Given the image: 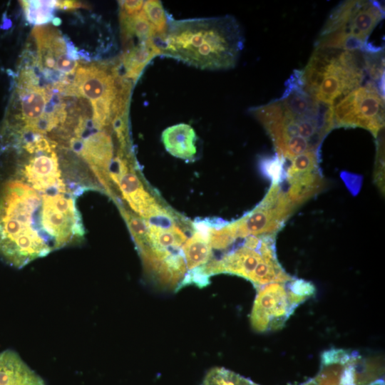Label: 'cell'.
<instances>
[{
    "instance_id": "1",
    "label": "cell",
    "mask_w": 385,
    "mask_h": 385,
    "mask_svg": "<svg viewBox=\"0 0 385 385\" xmlns=\"http://www.w3.org/2000/svg\"><path fill=\"white\" fill-rule=\"evenodd\" d=\"M71 187L39 189L0 172V257L21 268L76 240L83 229Z\"/></svg>"
},
{
    "instance_id": "16",
    "label": "cell",
    "mask_w": 385,
    "mask_h": 385,
    "mask_svg": "<svg viewBox=\"0 0 385 385\" xmlns=\"http://www.w3.org/2000/svg\"><path fill=\"white\" fill-rule=\"evenodd\" d=\"M314 48H329L344 51H358L364 53H374L384 49L368 41H364L343 29L336 30L330 34L319 36Z\"/></svg>"
},
{
    "instance_id": "11",
    "label": "cell",
    "mask_w": 385,
    "mask_h": 385,
    "mask_svg": "<svg viewBox=\"0 0 385 385\" xmlns=\"http://www.w3.org/2000/svg\"><path fill=\"white\" fill-rule=\"evenodd\" d=\"M21 119L25 125L21 133H34L42 118L50 98L48 93L38 84L19 85Z\"/></svg>"
},
{
    "instance_id": "8",
    "label": "cell",
    "mask_w": 385,
    "mask_h": 385,
    "mask_svg": "<svg viewBox=\"0 0 385 385\" xmlns=\"http://www.w3.org/2000/svg\"><path fill=\"white\" fill-rule=\"evenodd\" d=\"M294 209L279 185H272L258 206L230 226L236 239L274 235Z\"/></svg>"
},
{
    "instance_id": "10",
    "label": "cell",
    "mask_w": 385,
    "mask_h": 385,
    "mask_svg": "<svg viewBox=\"0 0 385 385\" xmlns=\"http://www.w3.org/2000/svg\"><path fill=\"white\" fill-rule=\"evenodd\" d=\"M117 186L130 208L143 219L149 221L172 219L168 211L145 190L133 168L120 176Z\"/></svg>"
},
{
    "instance_id": "23",
    "label": "cell",
    "mask_w": 385,
    "mask_h": 385,
    "mask_svg": "<svg viewBox=\"0 0 385 385\" xmlns=\"http://www.w3.org/2000/svg\"><path fill=\"white\" fill-rule=\"evenodd\" d=\"M120 11L127 14L132 15L142 11L144 1L142 0H128L119 1Z\"/></svg>"
},
{
    "instance_id": "2",
    "label": "cell",
    "mask_w": 385,
    "mask_h": 385,
    "mask_svg": "<svg viewBox=\"0 0 385 385\" xmlns=\"http://www.w3.org/2000/svg\"><path fill=\"white\" fill-rule=\"evenodd\" d=\"M249 112L267 130L276 154L285 160L307 152L318 153L334 128L332 106L317 101L294 82L285 83L280 98L250 108Z\"/></svg>"
},
{
    "instance_id": "7",
    "label": "cell",
    "mask_w": 385,
    "mask_h": 385,
    "mask_svg": "<svg viewBox=\"0 0 385 385\" xmlns=\"http://www.w3.org/2000/svg\"><path fill=\"white\" fill-rule=\"evenodd\" d=\"M304 301L292 291L288 281L265 284L257 289L250 315L252 327L258 332L280 329Z\"/></svg>"
},
{
    "instance_id": "6",
    "label": "cell",
    "mask_w": 385,
    "mask_h": 385,
    "mask_svg": "<svg viewBox=\"0 0 385 385\" xmlns=\"http://www.w3.org/2000/svg\"><path fill=\"white\" fill-rule=\"evenodd\" d=\"M333 120L335 128L360 127L376 138L384 126V98L376 83L366 81L334 107Z\"/></svg>"
},
{
    "instance_id": "15",
    "label": "cell",
    "mask_w": 385,
    "mask_h": 385,
    "mask_svg": "<svg viewBox=\"0 0 385 385\" xmlns=\"http://www.w3.org/2000/svg\"><path fill=\"white\" fill-rule=\"evenodd\" d=\"M161 55L160 45L150 41L133 45L127 48L121 57L124 76L135 83L145 66L156 56Z\"/></svg>"
},
{
    "instance_id": "13",
    "label": "cell",
    "mask_w": 385,
    "mask_h": 385,
    "mask_svg": "<svg viewBox=\"0 0 385 385\" xmlns=\"http://www.w3.org/2000/svg\"><path fill=\"white\" fill-rule=\"evenodd\" d=\"M0 385H46L42 378L12 350L0 353Z\"/></svg>"
},
{
    "instance_id": "12",
    "label": "cell",
    "mask_w": 385,
    "mask_h": 385,
    "mask_svg": "<svg viewBox=\"0 0 385 385\" xmlns=\"http://www.w3.org/2000/svg\"><path fill=\"white\" fill-rule=\"evenodd\" d=\"M384 17V9L379 1H356L349 21L339 29L368 41L370 34Z\"/></svg>"
},
{
    "instance_id": "19",
    "label": "cell",
    "mask_w": 385,
    "mask_h": 385,
    "mask_svg": "<svg viewBox=\"0 0 385 385\" xmlns=\"http://www.w3.org/2000/svg\"><path fill=\"white\" fill-rule=\"evenodd\" d=\"M21 4L30 24L41 26L53 19L56 1H21Z\"/></svg>"
},
{
    "instance_id": "3",
    "label": "cell",
    "mask_w": 385,
    "mask_h": 385,
    "mask_svg": "<svg viewBox=\"0 0 385 385\" xmlns=\"http://www.w3.org/2000/svg\"><path fill=\"white\" fill-rule=\"evenodd\" d=\"M161 55L204 70L234 68L244 47L240 24L232 16L169 19L160 43Z\"/></svg>"
},
{
    "instance_id": "4",
    "label": "cell",
    "mask_w": 385,
    "mask_h": 385,
    "mask_svg": "<svg viewBox=\"0 0 385 385\" xmlns=\"http://www.w3.org/2000/svg\"><path fill=\"white\" fill-rule=\"evenodd\" d=\"M364 53L314 48L302 70L304 89L317 101L334 107L362 85L366 75Z\"/></svg>"
},
{
    "instance_id": "18",
    "label": "cell",
    "mask_w": 385,
    "mask_h": 385,
    "mask_svg": "<svg viewBox=\"0 0 385 385\" xmlns=\"http://www.w3.org/2000/svg\"><path fill=\"white\" fill-rule=\"evenodd\" d=\"M209 230H197L182 246V252L189 271L203 266L210 261L212 247L209 242Z\"/></svg>"
},
{
    "instance_id": "17",
    "label": "cell",
    "mask_w": 385,
    "mask_h": 385,
    "mask_svg": "<svg viewBox=\"0 0 385 385\" xmlns=\"http://www.w3.org/2000/svg\"><path fill=\"white\" fill-rule=\"evenodd\" d=\"M120 30L123 42L129 43L136 38L137 43L159 40L155 31L145 16L143 9L141 11L127 15L120 11L119 14Z\"/></svg>"
},
{
    "instance_id": "20",
    "label": "cell",
    "mask_w": 385,
    "mask_h": 385,
    "mask_svg": "<svg viewBox=\"0 0 385 385\" xmlns=\"http://www.w3.org/2000/svg\"><path fill=\"white\" fill-rule=\"evenodd\" d=\"M143 11L152 25L160 45L168 31L169 16L165 12L161 1L158 0L144 1Z\"/></svg>"
},
{
    "instance_id": "21",
    "label": "cell",
    "mask_w": 385,
    "mask_h": 385,
    "mask_svg": "<svg viewBox=\"0 0 385 385\" xmlns=\"http://www.w3.org/2000/svg\"><path fill=\"white\" fill-rule=\"evenodd\" d=\"M201 385H257L252 381L222 367L210 369Z\"/></svg>"
},
{
    "instance_id": "24",
    "label": "cell",
    "mask_w": 385,
    "mask_h": 385,
    "mask_svg": "<svg viewBox=\"0 0 385 385\" xmlns=\"http://www.w3.org/2000/svg\"><path fill=\"white\" fill-rule=\"evenodd\" d=\"M83 5L76 1H56V8L61 9H78Z\"/></svg>"
},
{
    "instance_id": "9",
    "label": "cell",
    "mask_w": 385,
    "mask_h": 385,
    "mask_svg": "<svg viewBox=\"0 0 385 385\" xmlns=\"http://www.w3.org/2000/svg\"><path fill=\"white\" fill-rule=\"evenodd\" d=\"M39 67L45 71L54 70L63 74H73L77 69L78 56L74 47L66 43L59 31L50 26H36L33 29Z\"/></svg>"
},
{
    "instance_id": "5",
    "label": "cell",
    "mask_w": 385,
    "mask_h": 385,
    "mask_svg": "<svg viewBox=\"0 0 385 385\" xmlns=\"http://www.w3.org/2000/svg\"><path fill=\"white\" fill-rule=\"evenodd\" d=\"M210 277L218 273H229L250 280L258 289L272 282H284L292 277L279 263L274 247V235H264L256 247L244 243L225 254L220 260H212L201 266Z\"/></svg>"
},
{
    "instance_id": "14",
    "label": "cell",
    "mask_w": 385,
    "mask_h": 385,
    "mask_svg": "<svg viewBox=\"0 0 385 385\" xmlns=\"http://www.w3.org/2000/svg\"><path fill=\"white\" fill-rule=\"evenodd\" d=\"M165 150L173 156L192 161L197 153L196 133L187 123H178L165 128L161 135Z\"/></svg>"
},
{
    "instance_id": "22",
    "label": "cell",
    "mask_w": 385,
    "mask_h": 385,
    "mask_svg": "<svg viewBox=\"0 0 385 385\" xmlns=\"http://www.w3.org/2000/svg\"><path fill=\"white\" fill-rule=\"evenodd\" d=\"M286 160L278 155L264 157L260 160V168L272 181V185H279L284 180Z\"/></svg>"
}]
</instances>
